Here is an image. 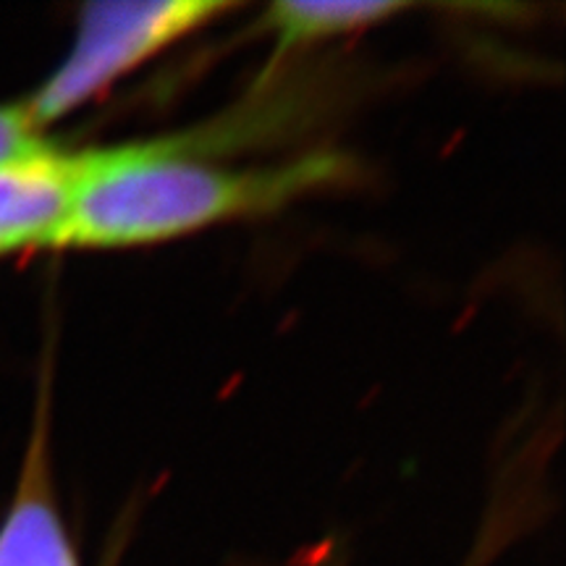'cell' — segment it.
I'll return each instance as SVG.
<instances>
[{
	"label": "cell",
	"mask_w": 566,
	"mask_h": 566,
	"mask_svg": "<svg viewBox=\"0 0 566 566\" xmlns=\"http://www.w3.org/2000/svg\"><path fill=\"white\" fill-rule=\"evenodd\" d=\"M76 171V153L55 147L0 163V254L59 247L74 200Z\"/></svg>",
	"instance_id": "obj_3"
},
{
	"label": "cell",
	"mask_w": 566,
	"mask_h": 566,
	"mask_svg": "<svg viewBox=\"0 0 566 566\" xmlns=\"http://www.w3.org/2000/svg\"><path fill=\"white\" fill-rule=\"evenodd\" d=\"M76 158L74 200L55 250L171 242L286 208L344 171L336 155H307L263 168L223 166L192 137L82 150Z\"/></svg>",
	"instance_id": "obj_1"
},
{
	"label": "cell",
	"mask_w": 566,
	"mask_h": 566,
	"mask_svg": "<svg viewBox=\"0 0 566 566\" xmlns=\"http://www.w3.org/2000/svg\"><path fill=\"white\" fill-rule=\"evenodd\" d=\"M48 147L51 145L42 137L40 126L32 122L24 103L0 105V163L30 158Z\"/></svg>",
	"instance_id": "obj_6"
},
{
	"label": "cell",
	"mask_w": 566,
	"mask_h": 566,
	"mask_svg": "<svg viewBox=\"0 0 566 566\" xmlns=\"http://www.w3.org/2000/svg\"><path fill=\"white\" fill-rule=\"evenodd\" d=\"M412 9L415 3L396 0H281L268 6L263 27L273 34L279 53H289L370 30Z\"/></svg>",
	"instance_id": "obj_5"
},
{
	"label": "cell",
	"mask_w": 566,
	"mask_h": 566,
	"mask_svg": "<svg viewBox=\"0 0 566 566\" xmlns=\"http://www.w3.org/2000/svg\"><path fill=\"white\" fill-rule=\"evenodd\" d=\"M0 566H80L53 504L40 433L32 438L17 499L0 525Z\"/></svg>",
	"instance_id": "obj_4"
},
{
	"label": "cell",
	"mask_w": 566,
	"mask_h": 566,
	"mask_svg": "<svg viewBox=\"0 0 566 566\" xmlns=\"http://www.w3.org/2000/svg\"><path fill=\"white\" fill-rule=\"evenodd\" d=\"M237 9L223 0H150L90 3L82 9L74 45L45 84L27 101L32 122L45 129L108 90L145 61L212 19Z\"/></svg>",
	"instance_id": "obj_2"
}]
</instances>
